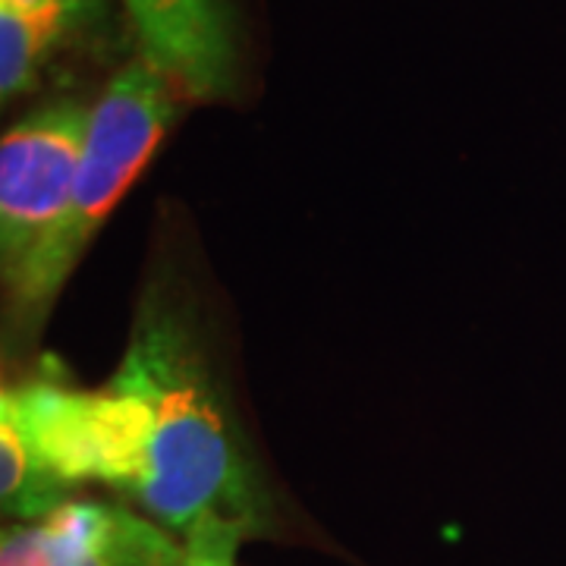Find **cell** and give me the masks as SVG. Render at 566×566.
I'll return each instance as SVG.
<instances>
[{"instance_id":"1","label":"cell","mask_w":566,"mask_h":566,"mask_svg":"<svg viewBox=\"0 0 566 566\" xmlns=\"http://www.w3.org/2000/svg\"><path fill=\"white\" fill-rule=\"evenodd\" d=\"M29 441L70 488H111L174 535L218 516L259 532L268 497L202 334L180 300L148 293L102 387H17Z\"/></svg>"},{"instance_id":"2","label":"cell","mask_w":566,"mask_h":566,"mask_svg":"<svg viewBox=\"0 0 566 566\" xmlns=\"http://www.w3.org/2000/svg\"><path fill=\"white\" fill-rule=\"evenodd\" d=\"M182 95L136 54L104 85L92 104L76 180L66 208L44 243L22 264L7 293V315L17 337L39 334L63 286L117 205L158 155L182 111Z\"/></svg>"},{"instance_id":"3","label":"cell","mask_w":566,"mask_h":566,"mask_svg":"<svg viewBox=\"0 0 566 566\" xmlns=\"http://www.w3.org/2000/svg\"><path fill=\"white\" fill-rule=\"evenodd\" d=\"M92 104H39L0 136V286L44 243L76 180Z\"/></svg>"},{"instance_id":"4","label":"cell","mask_w":566,"mask_h":566,"mask_svg":"<svg viewBox=\"0 0 566 566\" xmlns=\"http://www.w3.org/2000/svg\"><path fill=\"white\" fill-rule=\"evenodd\" d=\"M174 532L133 506L73 501L0 526V566H182Z\"/></svg>"},{"instance_id":"5","label":"cell","mask_w":566,"mask_h":566,"mask_svg":"<svg viewBox=\"0 0 566 566\" xmlns=\"http://www.w3.org/2000/svg\"><path fill=\"white\" fill-rule=\"evenodd\" d=\"M139 57L186 104L223 102L237 92L240 44L230 0H123Z\"/></svg>"},{"instance_id":"6","label":"cell","mask_w":566,"mask_h":566,"mask_svg":"<svg viewBox=\"0 0 566 566\" xmlns=\"http://www.w3.org/2000/svg\"><path fill=\"white\" fill-rule=\"evenodd\" d=\"M98 0H0V111L29 92Z\"/></svg>"},{"instance_id":"7","label":"cell","mask_w":566,"mask_h":566,"mask_svg":"<svg viewBox=\"0 0 566 566\" xmlns=\"http://www.w3.org/2000/svg\"><path fill=\"white\" fill-rule=\"evenodd\" d=\"M73 488L54 475L29 441L17 409V387L0 378V520H35L70 497Z\"/></svg>"},{"instance_id":"8","label":"cell","mask_w":566,"mask_h":566,"mask_svg":"<svg viewBox=\"0 0 566 566\" xmlns=\"http://www.w3.org/2000/svg\"><path fill=\"white\" fill-rule=\"evenodd\" d=\"M249 528L230 520H205L182 538V566H237V554L243 545Z\"/></svg>"}]
</instances>
